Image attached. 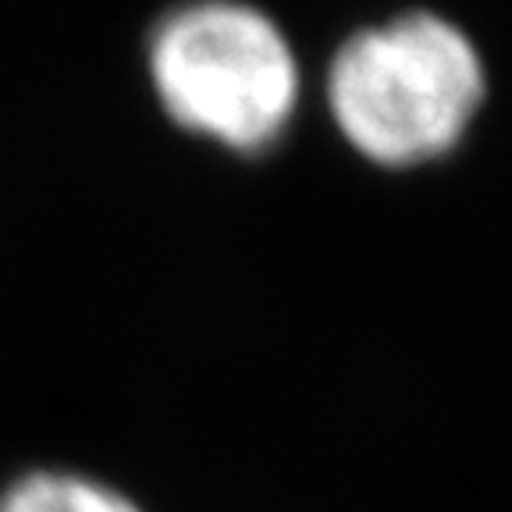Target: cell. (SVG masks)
Listing matches in <instances>:
<instances>
[{"mask_svg":"<svg viewBox=\"0 0 512 512\" xmlns=\"http://www.w3.org/2000/svg\"><path fill=\"white\" fill-rule=\"evenodd\" d=\"M484 68L445 18L406 15L352 36L331 61L328 104L363 157L409 168L452 150L477 114Z\"/></svg>","mask_w":512,"mask_h":512,"instance_id":"cell-1","label":"cell"},{"mask_svg":"<svg viewBox=\"0 0 512 512\" xmlns=\"http://www.w3.org/2000/svg\"><path fill=\"white\" fill-rule=\"evenodd\" d=\"M150 75L171 118L242 153L278 143L299 100L281 29L235 0L171 11L150 36Z\"/></svg>","mask_w":512,"mask_h":512,"instance_id":"cell-2","label":"cell"},{"mask_svg":"<svg viewBox=\"0 0 512 512\" xmlns=\"http://www.w3.org/2000/svg\"><path fill=\"white\" fill-rule=\"evenodd\" d=\"M0 512H143L125 495L100 484V480L79 477V473H29L15 480L4 498Z\"/></svg>","mask_w":512,"mask_h":512,"instance_id":"cell-3","label":"cell"}]
</instances>
